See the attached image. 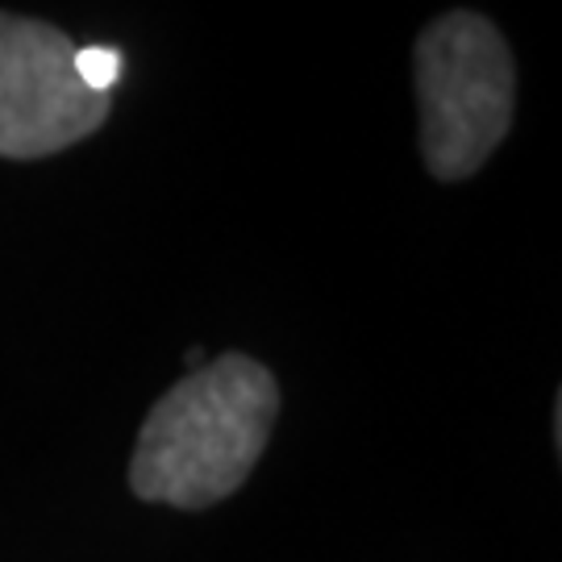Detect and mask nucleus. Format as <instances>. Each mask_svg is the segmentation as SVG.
<instances>
[{"instance_id":"nucleus-1","label":"nucleus","mask_w":562,"mask_h":562,"mask_svg":"<svg viewBox=\"0 0 562 562\" xmlns=\"http://www.w3.org/2000/svg\"><path fill=\"white\" fill-rule=\"evenodd\" d=\"M276 417L280 387L262 362L246 355L204 362L150 408L130 483L142 501L209 508L246 483Z\"/></svg>"},{"instance_id":"nucleus-2","label":"nucleus","mask_w":562,"mask_h":562,"mask_svg":"<svg viewBox=\"0 0 562 562\" xmlns=\"http://www.w3.org/2000/svg\"><path fill=\"white\" fill-rule=\"evenodd\" d=\"M425 162L438 180L475 176L513 125L517 76L501 30L480 13H446L417 42Z\"/></svg>"},{"instance_id":"nucleus-3","label":"nucleus","mask_w":562,"mask_h":562,"mask_svg":"<svg viewBox=\"0 0 562 562\" xmlns=\"http://www.w3.org/2000/svg\"><path fill=\"white\" fill-rule=\"evenodd\" d=\"M109 97L83 88L76 46L55 25L0 13V159H42L88 138Z\"/></svg>"},{"instance_id":"nucleus-4","label":"nucleus","mask_w":562,"mask_h":562,"mask_svg":"<svg viewBox=\"0 0 562 562\" xmlns=\"http://www.w3.org/2000/svg\"><path fill=\"white\" fill-rule=\"evenodd\" d=\"M76 76L83 80V88L109 97V88L121 80V55L113 46H83L76 50Z\"/></svg>"}]
</instances>
